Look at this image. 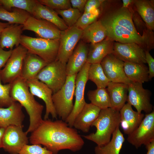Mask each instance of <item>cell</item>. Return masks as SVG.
<instances>
[{
  "label": "cell",
  "mask_w": 154,
  "mask_h": 154,
  "mask_svg": "<svg viewBox=\"0 0 154 154\" xmlns=\"http://www.w3.org/2000/svg\"><path fill=\"white\" fill-rule=\"evenodd\" d=\"M29 141L32 144L42 145L57 154L62 150L73 152L80 150L84 141L77 131L62 120L52 121L43 120L41 124L31 132Z\"/></svg>",
  "instance_id": "cell-1"
},
{
  "label": "cell",
  "mask_w": 154,
  "mask_h": 154,
  "mask_svg": "<svg viewBox=\"0 0 154 154\" xmlns=\"http://www.w3.org/2000/svg\"><path fill=\"white\" fill-rule=\"evenodd\" d=\"M133 15L128 8L121 7L100 20L105 27L107 37L121 43H134L149 51V38L146 32L141 35L136 29Z\"/></svg>",
  "instance_id": "cell-2"
},
{
  "label": "cell",
  "mask_w": 154,
  "mask_h": 154,
  "mask_svg": "<svg viewBox=\"0 0 154 154\" xmlns=\"http://www.w3.org/2000/svg\"><path fill=\"white\" fill-rule=\"evenodd\" d=\"M11 84V97L24 107L29 115L30 124L26 131L32 132L41 124L44 106L37 102L30 92L26 81L21 77Z\"/></svg>",
  "instance_id": "cell-3"
},
{
  "label": "cell",
  "mask_w": 154,
  "mask_h": 154,
  "mask_svg": "<svg viewBox=\"0 0 154 154\" xmlns=\"http://www.w3.org/2000/svg\"><path fill=\"white\" fill-rule=\"evenodd\" d=\"M120 121L119 111L111 108L101 110L99 114L91 126H94L95 133L83 136L86 139L93 141L98 146L108 143Z\"/></svg>",
  "instance_id": "cell-4"
},
{
  "label": "cell",
  "mask_w": 154,
  "mask_h": 154,
  "mask_svg": "<svg viewBox=\"0 0 154 154\" xmlns=\"http://www.w3.org/2000/svg\"><path fill=\"white\" fill-rule=\"evenodd\" d=\"M59 43V39H48L22 35L20 44L28 52L38 56L49 63L56 60Z\"/></svg>",
  "instance_id": "cell-5"
},
{
  "label": "cell",
  "mask_w": 154,
  "mask_h": 154,
  "mask_svg": "<svg viewBox=\"0 0 154 154\" xmlns=\"http://www.w3.org/2000/svg\"><path fill=\"white\" fill-rule=\"evenodd\" d=\"M76 75L67 76L63 86L52 95V101L57 115L63 121H65L73 108Z\"/></svg>",
  "instance_id": "cell-6"
},
{
  "label": "cell",
  "mask_w": 154,
  "mask_h": 154,
  "mask_svg": "<svg viewBox=\"0 0 154 154\" xmlns=\"http://www.w3.org/2000/svg\"><path fill=\"white\" fill-rule=\"evenodd\" d=\"M67 77L66 64L56 60L44 67L36 78L46 84L54 93L63 86Z\"/></svg>",
  "instance_id": "cell-7"
},
{
  "label": "cell",
  "mask_w": 154,
  "mask_h": 154,
  "mask_svg": "<svg viewBox=\"0 0 154 154\" xmlns=\"http://www.w3.org/2000/svg\"><path fill=\"white\" fill-rule=\"evenodd\" d=\"M27 52L21 44L12 50L4 68L0 70V77L4 84H11L21 76L23 60Z\"/></svg>",
  "instance_id": "cell-8"
},
{
  "label": "cell",
  "mask_w": 154,
  "mask_h": 154,
  "mask_svg": "<svg viewBox=\"0 0 154 154\" xmlns=\"http://www.w3.org/2000/svg\"><path fill=\"white\" fill-rule=\"evenodd\" d=\"M90 64L86 62L76 75L74 92L75 103L71 112L65 121L70 127H73L76 118L86 103L84 97V91L88 80V71Z\"/></svg>",
  "instance_id": "cell-9"
},
{
  "label": "cell",
  "mask_w": 154,
  "mask_h": 154,
  "mask_svg": "<svg viewBox=\"0 0 154 154\" xmlns=\"http://www.w3.org/2000/svg\"><path fill=\"white\" fill-rule=\"evenodd\" d=\"M82 32L83 30L74 25L61 31L59 48L56 60L66 64L81 38Z\"/></svg>",
  "instance_id": "cell-10"
},
{
  "label": "cell",
  "mask_w": 154,
  "mask_h": 154,
  "mask_svg": "<svg viewBox=\"0 0 154 154\" xmlns=\"http://www.w3.org/2000/svg\"><path fill=\"white\" fill-rule=\"evenodd\" d=\"M154 140V111L146 114L138 127L128 135L127 141L137 149Z\"/></svg>",
  "instance_id": "cell-11"
},
{
  "label": "cell",
  "mask_w": 154,
  "mask_h": 154,
  "mask_svg": "<svg viewBox=\"0 0 154 154\" xmlns=\"http://www.w3.org/2000/svg\"><path fill=\"white\" fill-rule=\"evenodd\" d=\"M23 126L11 125L5 129L2 142V148L10 154H19L23 147L28 143L27 133L23 130Z\"/></svg>",
  "instance_id": "cell-12"
},
{
  "label": "cell",
  "mask_w": 154,
  "mask_h": 154,
  "mask_svg": "<svg viewBox=\"0 0 154 154\" xmlns=\"http://www.w3.org/2000/svg\"><path fill=\"white\" fill-rule=\"evenodd\" d=\"M151 96V91L144 88L142 84L131 82L128 84L127 102L139 113L143 111L146 114L153 111L150 103Z\"/></svg>",
  "instance_id": "cell-13"
},
{
  "label": "cell",
  "mask_w": 154,
  "mask_h": 154,
  "mask_svg": "<svg viewBox=\"0 0 154 154\" xmlns=\"http://www.w3.org/2000/svg\"><path fill=\"white\" fill-rule=\"evenodd\" d=\"M23 30L33 31L39 38L51 40L59 39L61 31L50 22L31 15L23 25Z\"/></svg>",
  "instance_id": "cell-14"
},
{
  "label": "cell",
  "mask_w": 154,
  "mask_h": 154,
  "mask_svg": "<svg viewBox=\"0 0 154 154\" xmlns=\"http://www.w3.org/2000/svg\"><path fill=\"white\" fill-rule=\"evenodd\" d=\"M100 64L105 74L110 82L127 84L131 82L124 72V62L113 53L106 56Z\"/></svg>",
  "instance_id": "cell-15"
},
{
  "label": "cell",
  "mask_w": 154,
  "mask_h": 154,
  "mask_svg": "<svg viewBox=\"0 0 154 154\" xmlns=\"http://www.w3.org/2000/svg\"><path fill=\"white\" fill-rule=\"evenodd\" d=\"M113 54L124 62L146 63L144 50L140 45L134 43H114Z\"/></svg>",
  "instance_id": "cell-16"
},
{
  "label": "cell",
  "mask_w": 154,
  "mask_h": 154,
  "mask_svg": "<svg viewBox=\"0 0 154 154\" xmlns=\"http://www.w3.org/2000/svg\"><path fill=\"white\" fill-rule=\"evenodd\" d=\"M26 82L31 93L42 100L45 103L46 110L44 119H48L50 114L53 118H57L58 116L52 101L53 93L51 89L36 78Z\"/></svg>",
  "instance_id": "cell-17"
},
{
  "label": "cell",
  "mask_w": 154,
  "mask_h": 154,
  "mask_svg": "<svg viewBox=\"0 0 154 154\" xmlns=\"http://www.w3.org/2000/svg\"><path fill=\"white\" fill-rule=\"evenodd\" d=\"M119 113L120 124L123 132L128 135L138 127L145 116L143 114L134 111L127 103L119 110Z\"/></svg>",
  "instance_id": "cell-18"
},
{
  "label": "cell",
  "mask_w": 154,
  "mask_h": 154,
  "mask_svg": "<svg viewBox=\"0 0 154 154\" xmlns=\"http://www.w3.org/2000/svg\"><path fill=\"white\" fill-rule=\"evenodd\" d=\"M22 108L17 102L8 107L0 108V128H6L11 125L23 126L25 115Z\"/></svg>",
  "instance_id": "cell-19"
},
{
  "label": "cell",
  "mask_w": 154,
  "mask_h": 154,
  "mask_svg": "<svg viewBox=\"0 0 154 154\" xmlns=\"http://www.w3.org/2000/svg\"><path fill=\"white\" fill-rule=\"evenodd\" d=\"M88 50L84 42L78 44L66 64L67 76L77 74L81 70L87 62Z\"/></svg>",
  "instance_id": "cell-20"
},
{
  "label": "cell",
  "mask_w": 154,
  "mask_h": 154,
  "mask_svg": "<svg viewBox=\"0 0 154 154\" xmlns=\"http://www.w3.org/2000/svg\"><path fill=\"white\" fill-rule=\"evenodd\" d=\"M101 109L91 103H86L76 118L73 125L74 128L83 132H88Z\"/></svg>",
  "instance_id": "cell-21"
},
{
  "label": "cell",
  "mask_w": 154,
  "mask_h": 154,
  "mask_svg": "<svg viewBox=\"0 0 154 154\" xmlns=\"http://www.w3.org/2000/svg\"><path fill=\"white\" fill-rule=\"evenodd\" d=\"M48 63L38 56L27 52L23 60L21 77L26 81L36 78Z\"/></svg>",
  "instance_id": "cell-22"
},
{
  "label": "cell",
  "mask_w": 154,
  "mask_h": 154,
  "mask_svg": "<svg viewBox=\"0 0 154 154\" xmlns=\"http://www.w3.org/2000/svg\"><path fill=\"white\" fill-rule=\"evenodd\" d=\"M111 108L119 111L127 101L128 84L110 82L107 87Z\"/></svg>",
  "instance_id": "cell-23"
},
{
  "label": "cell",
  "mask_w": 154,
  "mask_h": 154,
  "mask_svg": "<svg viewBox=\"0 0 154 154\" xmlns=\"http://www.w3.org/2000/svg\"><path fill=\"white\" fill-rule=\"evenodd\" d=\"M114 41L107 37L99 42L91 44L87 62L90 64L100 63L108 55L113 53Z\"/></svg>",
  "instance_id": "cell-24"
},
{
  "label": "cell",
  "mask_w": 154,
  "mask_h": 154,
  "mask_svg": "<svg viewBox=\"0 0 154 154\" xmlns=\"http://www.w3.org/2000/svg\"><path fill=\"white\" fill-rule=\"evenodd\" d=\"M23 25L10 24L2 31L0 35V46L3 49L13 50L20 45Z\"/></svg>",
  "instance_id": "cell-25"
},
{
  "label": "cell",
  "mask_w": 154,
  "mask_h": 154,
  "mask_svg": "<svg viewBox=\"0 0 154 154\" xmlns=\"http://www.w3.org/2000/svg\"><path fill=\"white\" fill-rule=\"evenodd\" d=\"M31 15L37 19L50 22L60 31L64 30L68 28L55 10L41 4L38 0Z\"/></svg>",
  "instance_id": "cell-26"
},
{
  "label": "cell",
  "mask_w": 154,
  "mask_h": 154,
  "mask_svg": "<svg viewBox=\"0 0 154 154\" xmlns=\"http://www.w3.org/2000/svg\"><path fill=\"white\" fill-rule=\"evenodd\" d=\"M124 70L131 82L142 84L150 80L148 68L145 64L124 62Z\"/></svg>",
  "instance_id": "cell-27"
},
{
  "label": "cell",
  "mask_w": 154,
  "mask_h": 154,
  "mask_svg": "<svg viewBox=\"0 0 154 154\" xmlns=\"http://www.w3.org/2000/svg\"><path fill=\"white\" fill-rule=\"evenodd\" d=\"M105 29L100 20L94 22L83 30L81 38L83 42L93 44L107 38Z\"/></svg>",
  "instance_id": "cell-28"
},
{
  "label": "cell",
  "mask_w": 154,
  "mask_h": 154,
  "mask_svg": "<svg viewBox=\"0 0 154 154\" xmlns=\"http://www.w3.org/2000/svg\"><path fill=\"white\" fill-rule=\"evenodd\" d=\"M125 140L118 126L113 133L112 139L108 143L102 146L97 145L95 147V154H119Z\"/></svg>",
  "instance_id": "cell-29"
},
{
  "label": "cell",
  "mask_w": 154,
  "mask_h": 154,
  "mask_svg": "<svg viewBox=\"0 0 154 154\" xmlns=\"http://www.w3.org/2000/svg\"><path fill=\"white\" fill-rule=\"evenodd\" d=\"M136 10L150 30L154 29V7L153 2L146 0H134Z\"/></svg>",
  "instance_id": "cell-30"
},
{
  "label": "cell",
  "mask_w": 154,
  "mask_h": 154,
  "mask_svg": "<svg viewBox=\"0 0 154 154\" xmlns=\"http://www.w3.org/2000/svg\"><path fill=\"white\" fill-rule=\"evenodd\" d=\"M31 15L24 10L14 8L13 11H8L0 6V20L6 21L10 24L23 25Z\"/></svg>",
  "instance_id": "cell-31"
},
{
  "label": "cell",
  "mask_w": 154,
  "mask_h": 154,
  "mask_svg": "<svg viewBox=\"0 0 154 154\" xmlns=\"http://www.w3.org/2000/svg\"><path fill=\"white\" fill-rule=\"evenodd\" d=\"M87 96L91 103L101 110L111 107L110 96L106 88H97L89 90Z\"/></svg>",
  "instance_id": "cell-32"
},
{
  "label": "cell",
  "mask_w": 154,
  "mask_h": 154,
  "mask_svg": "<svg viewBox=\"0 0 154 154\" xmlns=\"http://www.w3.org/2000/svg\"><path fill=\"white\" fill-rule=\"evenodd\" d=\"M88 78L94 82L97 88H106L110 82L100 63L90 64L88 71Z\"/></svg>",
  "instance_id": "cell-33"
},
{
  "label": "cell",
  "mask_w": 154,
  "mask_h": 154,
  "mask_svg": "<svg viewBox=\"0 0 154 154\" xmlns=\"http://www.w3.org/2000/svg\"><path fill=\"white\" fill-rule=\"evenodd\" d=\"M37 1L36 0H0V3L8 11L12 8H17L26 11L31 15Z\"/></svg>",
  "instance_id": "cell-34"
},
{
  "label": "cell",
  "mask_w": 154,
  "mask_h": 154,
  "mask_svg": "<svg viewBox=\"0 0 154 154\" xmlns=\"http://www.w3.org/2000/svg\"><path fill=\"white\" fill-rule=\"evenodd\" d=\"M55 11L62 17V19L68 28L74 26L82 15L78 10L72 7L64 10H55Z\"/></svg>",
  "instance_id": "cell-35"
},
{
  "label": "cell",
  "mask_w": 154,
  "mask_h": 154,
  "mask_svg": "<svg viewBox=\"0 0 154 154\" xmlns=\"http://www.w3.org/2000/svg\"><path fill=\"white\" fill-rule=\"evenodd\" d=\"M99 13L100 11L98 9L89 12H84L74 25L83 30L96 21Z\"/></svg>",
  "instance_id": "cell-36"
},
{
  "label": "cell",
  "mask_w": 154,
  "mask_h": 154,
  "mask_svg": "<svg viewBox=\"0 0 154 154\" xmlns=\"http://www.w3.org/2000/svg\"><path fill=\"white\" fill-rule=\"evenodd\" d=\"M0 77V108H7L15 101L10 95L11 84H2Z\"/></svg>",
  "instance_id": "cell-37"
},
{
  "label": "cell",
  "mask_w": 154,
  "mask_h": 154,
  "mask_svg": "<svg viewBox=\"0 0 154 154\" xmlns=\"http://www.w3.org/2000/svg\"><path fill=\"white\" fill-rule=\"evenodd\" d=\"M41 4L55 10H64L71 7L69 0H39Z\"/></svg>",
  "instance_id": "cell-38"
},
{
  "label": "cell",
  "mask_w": 154,
  "mask_h": 154,
  "mask_svg": "<svg viewBox=\"0 0 154 154\" xmlns=\"http://www.w3.org/2000/svg\"><path fill=\"white\" fill-rule=\"evenodd\" d=\"M19 154H53L46 147H42L40 144L25 145Z\"/></svg>",
  "instance_id": "cell-39"
},
{
  "label": "cell",
  "mask_w": 154,
  "mask_h": 154,
  "mask_svg": "<svg viewBox=\"0 0 154 154\" xmlns=\"http://www.w3.org/2000/svg\"><path fill=\"white\" fill-rule=\"evenodd\" d=\"M146 63L148 66L149 78L150 80L154 77V59L150 54L149 51H145Z\"/></svg>",
  "instance_id": "cell-40"
},
{
  "label": "cell",
  "mask_w": 154,
  "mask_h": 154,
  "mask_svg": "<svg viewBox=\"0 0 154 154\" xmlns=\"http://www.w3.org/2000/svg\"><path fill=\"white\" fill-rule=\"evenodd\" d=\"M104 1L102 0H87L85 6L84 12L88 13L98 9Z\"/></svg>",
  "instance_id": "cell-41"
},
{
  "label": "cell",
  "mask_w": 154,
  "mask_h": 154,
  "mask_svg": "<svg viewBox=\"0 0 154 154\" xmlns=\"http://www.w3.org/2000/svg\"><path fill=\"white\" fill-rule=\"evenodd\" d=\"M12 50H5L0 46V70L5 66L11 54Z\"/></svg>",
  "instance_id": "cell-42"
},
{
  "label": "cell",
  "mask_w": 154,
  "mask_h": 154,
  "mask_svg": "<svg viewBox=\"0 0 154 154\" xmlns=\"http://www.w3.org/2000/svg\"><path fill=\"white\" fill-rule=\"evenodd\" d=\"M87 0H70L72 8L78 10L81 13L84 12Z\"/></svg>",
  "instance_id": "cell-43"
},
{
  "label": "cell",
  "mask_w": 154,
  "mask_h": 154,
  "mask_svg": "<svg viewBox=\"0 0 154 154\" xmlns=\"http://www.w3.org/2000/svg\"><path fill=\"white\" fill-rule=\"evenodd\" d=\"M145 146L147 150L146 154H154V140Z\"/></svg>",
  "instance_id": "cell-44"
},
{
  "label": "cell",
  "mask_w": 154,
  "mask_h": 154,
  "mask_svg": "<svg viewBox=\"0 0 154 154\" xmlns=\"http://www.w3.org/2000/svg\"><path fill=\"white\" fill-rule=\"evenodd\" d=\"M134 0H123V5L122 8H127L128 6L132 3H133Z\"/></svg>",
  "instance_id": "cell-45"
},
{
  "label": "cell",
  "mask_w": 154,
  "mask_h": 154,
  "mask_svg": "<svg viewBox=\"0 0 154 154\" xmlns=\"http://www.w3.org/2000/svg\"><path fill=\"white\" fill-rule=\"evenodd\" d=\"M10 25V24L8 23H4L0 22V35L4 29L9 26Z\"/></svg>",
  "instance_id": "cell-46"
},
{
  "label": "cell",
  "mask_w": 154,
  "mask_h": 154,
  "mask_svg": "<svg viewBox=\"0 0 154 154\" xmlns=\"http://www.w3.org/2000/svg\"><path fill=\"white\" fill-rule=\"evenodd\" d=\"M5 129L2 128H0V148H2V139Z\"/></svg>",
  "instance_id": "cell-47"
},
{
  "label": "cell",
  "mask_w": 154,
  "mask_h": 154,
  "mask_svg": "<svg viewBox=\"0 0 154 154\" xmlns=\"http://www.w3.org/2000/svg\"><path fill=\"white\" fill-rule=\"evenodd\" d=\"M0 6H1V4H0Z\"/></svg>",
  "instance_id": "cell-48"
}]
</instances>
